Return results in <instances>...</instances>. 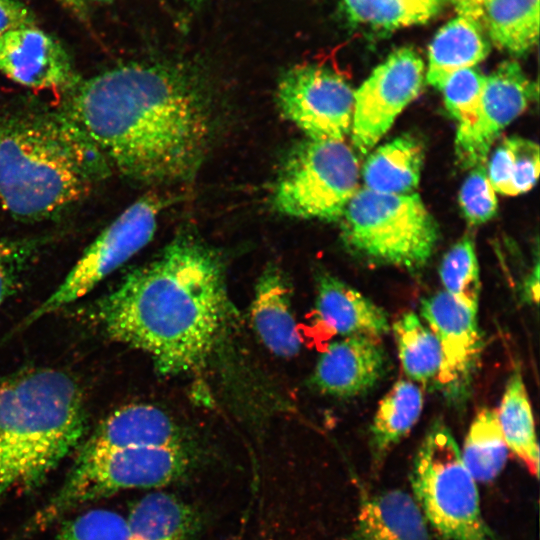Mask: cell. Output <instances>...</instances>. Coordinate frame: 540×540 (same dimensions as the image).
<instances>
[{"instance_id":"obj_1","label":"cell","mask_w":540,"mask_h":540,"mask_svg":"<svg viewBox=\"0 0 540 540\" xmlns=\"http://www.w3.org/2000/svg\"><path fill=\"white\" fill-rule=\"evenodd\" d=\"M64 113L111 168L144 183L188 179L213 132L212 101L202 74L181 62L130 63L70 89Z\"/></svg>"},{"instance_id":"obj_2","label":"cell","mask_w":540,"mask_h":540,"mask_svg":"<svg viewBox=\"0 0 540 540\" xmlns=\"http://www.w3.org/2000/svg\"><path fill=\"white\" fill-rule=\"evenodd\" d=\"M91 308L93 324L110 339L145 352L159 373L198 369L229 317L221 257L194 233L181 231Z\"/></svg>"},{"instance_id":"obj_3","label":"cell","mask_w":540,"mask_h":540,"mask_svg":"<svg viewBox=\"0 0 540 540\" xmlns=\"http://www.w3.org/2000/svg\"><path fill=\"white\" fill-rule=\"evenodd\" d=\"M99 148L64 112H15L0 117V204L13 217L36 221L89 196L110 172Z\"/></svg>"},{"instance_id":"obj_4","label":"cell","mask_w":540,"mask_h":540,"mask_svg":"<svg viewBox=\"0 0 540 540\" xmlns=\"http://www.w3.org/2000/svg\"><path fill=\"white\" fill-rule=\"evenodd\" d=\"M82 390L68 373L34 368L0 383V502L40 486L81 442Z\"/></svg>"},{"instance_id":"obj_5","label":"cell","mask_w":540,"mask_h":540,"mask_svg":"<svg viewBox=\"0 0 540 540\" xmlns=\"http://www.w3.org/2000/svg\"><path fill=\"white\" fill-rule=\"evenodd\" d=\"M341 238L365 261L413 272L432 257L439 229L417 193L382 194L363 187L343 212Z\"/></svg>"},{"instance_id":"obj_6","label":"cell","mask_w":540,"mask_h":540,"mask_svg":"<svg viewBox=\"0 0 540 540\" xmlns=\"http://www.w3.org/2000/svg\"><path fill=\"white\" fill-rule=\"evenodd\" d=\"M414 499L445 540H499L485 522L475 479L442 420L428 428L410 474Z\"/></svg>"},{"instance_id":"obj_7","label":"cell","mask_w":540,"mask_h":540,"mask_svg":"<svg viewBox=\"0 0 540 540\" xmlns=\"http://www.w3.org/2000/svg\"><path fill=\"white\" fill-rule=\"evenodd\" d=\"M190 448H120L79 453L60 489L29 522L26 531L42 530L74 508L133 488L174 482L192 466Z\"/></svg>"},{"instance_id":"obj_8","label":"cell","mask_w":540,"mask_h":540,"mask_svg":"<svg viewBox=\"0 0 540 540\" xmlns=\"http://www.w3.org/2000/svg\"><path fill=\"white\" fill-rule=\"evenodd\" d=\"M359 164L344 142L307 138L287 158L273 205L284 215L335 221L358 190Z\"/></svg>"},{"instance_id":"obj_9","label":"cell","mask_w":540,"mask_h":540,"mask_svg":"<svg viewBox=\"0 0 540 540\" xmlns=\"http://www.w3.org/2000/svg\"><path fill=\"white\" fill-rule=\"evenodd\" d=\"M159 200L150 195L124 210L86 248L59 286L21 322L27 327L85 296L146 246L155 233Z\"/></svg>"},{"instance_id":"obj_10","label":"cell","mask_w":540,"mask_h":540,"mask_svg":"<svg viewBox=\"0 0 540 540\" xmlns=\"http://www.w3.org/2000/svg\"><path fill=\"white\" fill-rule=\"evenodd\" d=\"M282 115L307 138L344 141L350 133L354 90L334 69L316 64L285 71L276 90Z\"/></svg>"},{"instance_id":"obj_11","label":"cell","mask_w":540,"mask_h":540,"mask_svg":"<svg viewBox=\"0 0 540 540\" xmlns=\"http://www.w3.org/2000/svg\"><path fill=\"white\" fill-rule=\"evenodd\" d=\"M424 72V62L417 51L402 47L394 50L354 91L350 133L360 154H368L419 95Z\"/></svg>"},{"instance_id":"obj_12","label":"cell","mask_w":540,"mask_h":540,"mask_svg":"<svg viewBox=\"0 0 540 540\" xmlns=\"http://www.w3.org/2000/svg\"><path fill=\"white\" fill-rule=\"evenodd\" d=\"M420 313L440 345L441 366L435 386L449 403L461 406L469 397L483 350L477 313L444 291L424 298Z\"/></svg>"},{"instance_id":"obj_13","label":"cell","mask_w":540,"mask_h":540,"mask_svg":"<svg viewBox=\"0 0 540 540\" xmlns=\"http://www.w3.org/2000/svg\"><path fill=\"white\" fill-rule=\"evenodd\" d=\"M536 93V84L516 61H504L486 76L473 124L456 132L455 153L460 166L471 169L486 164L494 141L524 112Z\"/></svg>"},{"instance_id":"obj_14","label":"cell","mask_w":540,"mask_h":540,"mask_svg":"<svg viewBox=\"0 0 540 540\" xmlns=\"http://www.w3.org/2000/svg\"><path fill=\"white\" fill-rule=\"evenodd\" d=\"M0 72L32 89L70 90L78 82L65 48L36 26L0 35Z\"/></svg>"},{"instance_id":"obj_15","label":"cell","mask_w":540,"mask_h":540,"mask_svg":"<svg viewBox=\"0 0 540 540\" xmlns=\"http://www.w3.org/2000/svg\"><path fill=\"white\" fill-rule=\"evenodd\" d=\"M388 366V356L379 338L366 335L342 337L321 353L311 382L326 395L352 398L375 387Z\"/></svg>"},{"instance_id":"obj_16","label":"cell","mask_w":540,"mask_h":540,"mask_svg":"<svg viewBox=\"0 0 540 540\" xmlns=\"http://www.w3.org/2000/svg\"><path fill=\"white\" fill-rule=\"evenodd\" d=\"M190 448L185 431L170 415L147 404L123 406L107 416L81 453L120 448Z\"/></svg>"},{"instance_id":"obj_17","label":"cell","mask_w":540,"mask_h":540,"mask_svg":"<svg viewBox=\"0 0 540 540\" xmlns=\"http://www.w3.org/2000/svg\"><path fill=\"white\" fill-rule=\"evenodd\" d=\"M314 312L316 321L332 335L380 338L390 330L383 308L327 272L317 277Z\"/></svg>"},{"instance_id":"obj_18","label":"cell","mask_w":540,"mask_h":540,"mask_svg":"<svg viewBox=\"0 0 540 540\" xmlns=\"http://www.w3.org/2000/svg\"><path fill=\"white\" fill-rule=\"evenodd\" d=\"M253 328L274 355L290 358L301 349V337L291 309L290 291L283 273L268 266L255 287L250 309Z\"/></svg>"},{"instance_id":"obj_19","label":"cell","mask_w":540,"mask_h":540,"mask_svg":"<svg viewBox=\"0 0 540 540\" xmlns=\"http://www.w3.org/2000/svg\"><path fill=\"white\" fill-rule=\"evenodd\" d=\"M351 540H430L427 521L414 497L399 489L362 501Z\"/></svg>"},{"instance_id":"obj_20","label":"cell","mask_w":540,"mask_h":540,"mask_svg":"<svg viewBox=\"0 0 540 540\" xmlns=\"http://www.w3.org/2000/svg\"><path fill=\"white\" fill-rule=\"evenodd\" d=\"M490 48L482 27L458 15L438 30L429 45L427 83L440 90L451 74L483 61Z\"/></svg>"},{"instance_id":"obj_21","label":"cell","mask_w":540,"mask_h":540,"mask_svg":"<svg viewBox=\"0 0 540 540\" xmlns=\"http://www.w3.org/2000/svg\"><path fill=\"white\" fill-rule=\"evenodd\" d=\"M423 159L421 141L402 134L368 155L362 167L364 188L382 194H410L419 184Z\"/></svg>"},{"instance_id":"obj_22","label":"cell","mask_w":540,"mask_h":540,"mask_svg":"<svg viewBox=\"0 0 540 540\" xmlns=\"http://www.w3.org/2000/svg\"><path fill=\"white\" fill-rule=\"evenodd\" d=\"M423 392L411 380L400 379L379 402L370 426L372 459L379 466L388 452L414 427L423 409Z\"/></svg>"},{"instance_id":"obj_23","label":"cell","mask_w":540,"mask_h":540,"mask_svg":"<svg viewBox=\"0 0 540 540\" xmlns=\"http://www.w3.org/2000/svg\"><path fill=\"white\" fill-rule=\"evenodd\" d=\"M480 26L495 47L523 56L538 41L539 0H487Z\"/></svg>"},{"instance_id":"obj_24","label":"cell","mask_w":540,"mask_h":540,"mask_svg":"<svg viewBox=\"0 0 540 540\" xmlns=\"http://www.w3.org/2000/svg\"><path fill=\"white\" fill-rule=\"evenodd\" d=\"M126 522L128 540H189L196 516L174 495L156 492L138 501Z\"/></svg>"},{"instance_id":"obj_25","label":"cell","mask_w":540,"mask_h":540,"mask_svg":"<svg viewBox=\"0 0 540 540\" xmlns=\"http://www.w3.org/2000/svg\"><path fill=\"white\" fill-rule=\"evenodd\" d=\"M497 416L508 449L526 465L534 477H538L539 448L534 416L518 367L508 378Z\"/></svg>"},{"instance_id":"obj_26","label":"cell","mask_w":540,"mask_h":540,"mask_svg":"<svg viewBox=\"0 0 540 540\" xmlns=\"http://www.w3.org/2000/svg\"><path fill=\"white\" fill-rule=\"evenodd\" d=\"M399 360L405 375L416 384H435L441 350L432 330L414 312L403 313L392 325Z\"/></svg>"},{"instance_id":"obj_27","label":"cell","mask_w":540,"mask_h":540,"mask_svg":"<svg viewBox=\"0 0 540 540\" xmlns=\"http://www.w3.org/2000/svg\"><path fill=\"white\" fill-rule=\"evenodd\" d=\"M349 21L376 32L422 24L450 0H341Z\"/></svg>"},{"instance_id":"obj_28","label":"cell","mask_w":540,"mask_h":540,"mask_svg":"<svg viewBox=\"0 0 540 540\" xmlns=\"http://www.w3.org/2000/svg\"><path fill=\"white\" fill-rule=\"evenodd\" d=\"M494 190L516 196L529 191L539 174V146L519 136L505 138L493 151L486 166Z\"/></svg>"},{"instance_id":"obj_29","label":"cell","mask_w":540,"mask_h":540,"mask_svg":"<svg viewBox=\"0 0 540 540\" xmlns=\"http://www.w3.org/2000/svg\"><path fill=\"white\" fill-rule=\"evenodd\" d=\"M508 451L497 411L489 407L480 409L469 427L461 452L475 481L494 480L506 464Z\"/></svg>"},{"instance_id":"obj_30","label":"cell","mask_w":540,"mask_h":540,"mask_svg":"<svg viewBox=\"0 0 540 540\" xmlns=\"http://www.w3.org/2000/svg\"><path fill=\"white\" fill-rule=\"evenodd\" d=\"M444 292L477 313L481 282L475 243L471 235L459 239L444 255L439 267Z\"/></svg>"},{"instance_id":"obj_31","label":"cell","mask_w":540,"mask_h":540,"mask_svg":"<svg viewBox=\"0 0 540 540\" xmlns=\"http://www.w3.org/2000/svg\"><path fill=\"white\" fill-rule=\"evenodd\" d=\"M485 78L474 67L464 68L451 74L440 88L446 109L458 123L457 131L465 130L473 124Z\"/></svg>"},{"instance_id":"obj_32","label":"cell","mask_w":540,"mask_h":540,"mask_svg":"<svg viewBox=\"0 0 540 540\" xmlns=\"http://www.w3.org/2000/svg\"><path fill=\"white\" fill-rule=\"evenodd\" d=\"M52 540H128L127 522L111 510H90L66 523Z\"/></svg>"},{"instance_id":"obj_33","label":"cell","mask_w":540,"mask_h":540,"mask_svg":"<svg viewBox=\"0 0 540 540\" xmlns=\"http://www.w3.org/2000/svg\"><path fill=\"white\" fill-rule=\"evenodd\" d=\"M459 205L471 225L483 224L496 214V191L488 178L486 164L470 169L459 192Z\"/></svg>"},{"instance_id":"obj_34","label":"cell","mask_w":540,"mask_h":540,"mask_svg":"<svg viewBox=\"0 0 540 540\" xmlns=\"http://www.w3.org/2000/svg\"><path fill=\"white\" fill-rule=\"evenodd\" d=\"M35 252L33 242L0 239V307L20 287Z\"/></svg>"},{"instance_id":"obj_35","label":"cell","mask_w":540,"mask_h":540,"mask_svg":"<svg viewBox=\"0 0 540 540\" xmlns=\"http://www.w3.org/2000/svg\"><path fill=\"white\" fill-rule=\"evenodd\" d=\"M33 11L19 0H0V35L11 30L35 27Z\"/></svg>"},{"instance_id":"obj_36","label":"cell","mask_w":540,"mask_h":540,"mask_svg":"<svg viewBox=\"0 0 540 540\" xmlns=\"http://www.w3.org/2000/svg\"><path fill=\"white\" fill-rule=\"evenodd\" d=\"M461 16L468 17L480 25L483 6L487 0H450Z\"/></svg>"},{"instance_id":"obj_37","label":"cell","mask_w":540,"mask_h":540,"mask_svg":"<svg viewBox=\"0 0 540 540\" xmlns=\"http://www.w3.org/2000/svg\"><path fill=\"white\" fill-rule=\"evenodd\" d=\"M67 7L75 11L77 14L85 13L84 0H60Z\"/></svg>"},{"instance_id":"obj_38","label":"cell","mask_w":540,"mask_h":540,"mask_svg":"<svg viewBox=\"0 0 540 540\" xmlns=\"http://www.w3.org/2000/svg\"><path fill=\"white\" fill-rule=\"evenodd\" d=\"M186 1L195 4V3L201 2L202 0H186Z\"/></svg>"},{"instance_id":"obj_39","label":"cell","mask_w":540,"mask_h":540,"mask_svg":"<svg viewBox=\"0 0 540 540\" xmlns=\"http://www.w3.org/2000/svg\"><path fill=\"white\" fill-rule=\"evenodd\" d=\"M94 1H97V2H103V3H109L113 0H94Z\"/></svg>"}]
</instances>
